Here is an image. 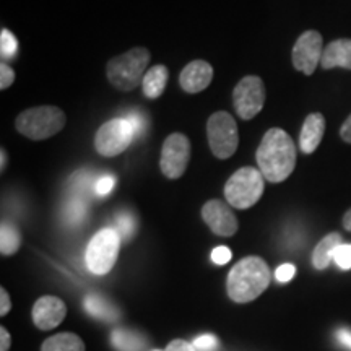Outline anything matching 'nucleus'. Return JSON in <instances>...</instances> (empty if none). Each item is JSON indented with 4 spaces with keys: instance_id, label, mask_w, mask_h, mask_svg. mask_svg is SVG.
<instances>
[{
    "instance_id": "3",
    "label": "nucleus",
    "mask_w": 351,
    "mask_h": 351,
    "mask_svg": "<svg viewBox=\"0 0 351 351\" xmlns=\"http://www.w3.org/2000/svg\"><path fill=\"white\" fill-rule=\"evenodd\" d=\"M152 54L147 47H132L124 54L108 60V82L119 91H132L142 85L145 73L148 72Z\"/></svg>"
},
{
    "instance_id": "4",
    "label": "nucleus",
    "mask_w": 351,
    "mask_h": 351,
    "mask_svg": "<svg viewBox=\"0 0 351 351\" xmlns=\"http://www.w3.org/2000/svg\"><path fill=\"white\" fill-rule=\"evenodd\" d=\"M67 116L60 108L38 106L25 109L15 119V127L29 140H46L54 137L65 127Z\"/></svg>"
},
{
    "instance_id": "30",
    "label": "nucleus",
    "mask_w": 351,
    "mask_h": 351,
    "mask_svg": "<svg viewBox=\"0 0 351 351\" xmlns=\"http://www.w3.org/2000/svg\"><path fill=\"white\" fill-rule=\"evenodd\" d=\"M295 275H296V267L293 265V263H283V265H280L275 271V278L278 280L280 283H288L289 280L295 278Z\"/></svg>"
},
{
    "instance_id": "40",
    "label": "nucleus",
    "mask_w": 351,
    "mask_h": 351,
    "mask_svg": "<svg viewBox=\"0 0 351 351\" xmlns=\"http://www.w3.org/2000/svg\"><path fill=\"white\" fill-rule=\"evenodd\" d=\"M155 351H160V350H155Z\"/></svg>"
},
{
    "instance_id": "22",
    "label": "nucleus",
    "mask_w": 351,
    "mask_h": 351,
    "mask_svg": "<svg viewBox=\"0 0 351 351\" xmlns=\"http://www.w3.org/2000/svg\"><path fill=\"white\" fill-rule=\"evenodd\" d=\"M21 245V234L15 226L3 221L0 228V252L2 256H13L19 252Z\"/></svg>"
},
{
    "instance_id": "32",
    "label": "nucleus",
    "mask_w": 351,
    "mask_h": 351,
    "mask_svg": "<svg viewBox=\"0 0 351 351\" xmlns=\"http://www.w3.org/2000/svg\"><path fill=\"white\" fill-rule=\"evenodd\" d=\"M232 254L230 249L226 247V245H219V247L213 249L212 252V261L217 263V265H225V263H228L231 261Z\"/></svg>"
},
{
    "instance_id": "1",
    "label": "nucleus",
    "mask_w": 351,
    "mask_h": 351,
    "mask_svg": "<svg viewBox=\"0 0 351 351\" xmlns=\"http://www.w3.org/2000/svg\"><path fill=\"white\" fill-rule=\"evenodd\" d=\"M256 158L258 169L267 181L274 184L287 181L296 168L295 142L283 129L274 127L263 135Z\"/></svg>"
},
{
    "instance_id": "28",
    "label": "nucleus",
    "mask_w": 351,
    "mask_h": 351,
    "mask_svg": "<svg viewBox=\"0 0 351 351\" xmlns=\"http://www.w3.org/2000/svg\"><path fill=\"white\" fill-rule=\"evenodd\" d=\"M15 82V72L7 62L0 64V90H7L8 86H12V83Z\"/></svg>"
},
{
    "instance_id": "2",
    "label": "nucleus",
    "mask_w": 351,
    "mask_h": 351,
    "mask_svg": "<svg viewBox=\"0 0 351 351\" xmlns=\"http://www.w3.org/2000/svg\"><path fill=\"white\" fill-rule=\"evenodd\" d=\"M270 269L258 256H249L232 267L226 280L228 296L234 302L245 304L257 300L269 288Z\"/></svg>"
},
{
    "instance_id": "16",
    "label": "nucleus",
    "mask_w": 351,
    "mask_h": 351,
    "mask_svg": "<svg viewBox=\"0 0 351 351\" xmlns=\"http://www.w3.org/2000/svg\"><path fill=\"white\" fill-rule=\"evenodd\" d=\"M320 67L326 70L335 67L351 70V39H335L324 47Z\"/></svg>"
},
{
    "instance_id": "35",
    "label": "nucleus",
    "mask_w": 351,
    "mask_h": 351,
    "mask_svg": "<svg viewBox=\"0 0 351 351\" xmlns=\"http://www.w3.org/2000/svg\"><path fill=\"white\" fill-rule=\"evenodd\" d=\"M335 337H337V340H339L340 343L345 346V348L351 350V328L340 327L339 330L335 332Z\"/></svg>"
},
{
    "instance_id": "8",
    "label": "nucleus",
    "mask_w": 351,
    "mask_h": 351,
    "mask_svg": "<svg viewBox=\"0 0 351 351\" xmlns=\"http://www.w3.org/2000/svg\"><path fill=\"white\" fill-rule=\"evenodd\" d=\"M135 138L134 127L125 117H114L104 122L95 135V148L101 156L114 158L124 153Z\"/></svg>"
},
{
    "instance_id": "17",
    "label": "nucleus",
    "mask_w": 351,
    "mask_h": 351,
    "mask_svg": "<svg viewBox=\"0 0 351 351\" xmlns=\"http://www.w3.org/2000/svg\"><path fill=\"white\" fill-rule=\"evenodd\" d=\"M169 78V70L166 65H153V67L145 73L143 82H142V90L143 95L148 99H158L161 95L165 93L166 85H168Z\"/></svg>"
},
{
    "instance_id": "23",
    "label": "nucleus",
    "mask_w": 351,
    "mask_h": 351,
    "mask_svg": "<svg viewBox=\"0 0 351 351\" xmlns=\"http://www.w3.org/2000/svg\"><path fill=\"white\" fill-rule=\"evenodd\" d=\"M117 232H119L121 239L129 241L132 236L135 234V230H137V221H135V217L127 210H122L116 215V228H114Z\"/></svg>"
},
{
    "instance_id": "39",
    "label": "nucleus",
    "mask_w": 351,
    "mask_h": 351,
    "mask_svg": "<svg viewBox=\"0 0 351 351\" xmlns=\"http://www.w3.org/2000/svg\"><path fill=\"white\" fill-rule=\"evenodd\" d=\"M0 156H2V163H0V169L2 171H5V166H7V152L3 150H0Z\"/></svg>"
},
{
    "instance_id": "24",
    "label": "nucleus",
    "mask_w": 351,
    "mask_h": 351,
    "mask_svg": "<svg viewBox=\"0 0 351 351\" xmlns=\"http://www.w3.org/2000/svg\"><path fill=\"white\" fill-rule=\"evenodd\" d=\"M16 52H19V41H16L12 32L3 28L0 32V54H2L3 62L16 57Z\"/></svg>"
},
{
    "instance_id": "31",
    "label": "nucleus",
    "mask_w": 351,
    "mask_h": 351,
    "mask_svg": "<svg viewBox=\"0 0 351 351\" xmlns=\"http://www.w3.org/2000/svg\"><path fill=\"white\" fill-rule=\"evenodd\" d=\"M125 119L130 122L132 127H134L135 137H140V135L143 134L145 127H147V119L143 117V114L142 112H132L125 117Z\"/></svg>"
},
{
    "instance_id": "37",
    "label": "nucleus",
    "mask_w": 351,
    "mask_h": 351,
    "mask_svg": "<svg viewBox=\"0 0 351 351\" xmlns=\"http://www.w3.org/2000/svg\"><path fill=\"white\" fill-rule=\"evenodd\" d=\"M340 137H341V140H343V142L351 143V114L348 116V119L343 122V125H341Z\"/></svg>"
},
{
    "instance_id": "36",
    "label": "nucleus",
    "mask_w": 351,
    "mask_h": 351,
    "mask_svg": "<svg viewBox=\"0 0 351 351\" xmlns=\"http://www.w3.org/2000/svg\"><path fill=\"white\" fill-rule=\"evenodd\" d=\"M12 345V337L5 327H0V351H8Z\"/></svg>"
},
{
    "instance_id": "34",
    "label": "nucleus",
    "mask_w": 351,
    "mask_h": 351,
    "mask_svg": "<svg viewBox=\"0 0 351 351\" xmlns=\"http://www.w3.org/2000/svg\"><path fill=\"white\" fill-rule=\"evenodd\" d=\"M12 309V301L5 288H0V315H7Z\"/></svg>"
},
{
    "instance_id": "19",
    "label": "nucleus",
    "mask_w": 351,
    "mask_h": 351,
    "mask_svg": "<svg viewBox=\"0 0 351 351\" xmlns=\"http://www.w3.org/2000/svg\"><path fill=\"white\" fill-rule=\"evenodd\" d=\"M83 307H85V311L90 315L99 320H106V322H114L121 315L112 302L104 300L99 295H88L85 301H83Z\"/></svg>"
},
{
    "instance_id": "14",
    "label": "nucleus",
    "mask_w": 351,
    "mask_h": 351,
    "mask_svg": "<svg viewBox=\"0 0 351 351\" xmlns=\"http://www.w3.org/2000/svg\"><path fill=\"white\" fill-rule=\"evenodd\" d=\"M213 80V67L207 60H192L182 69L179 75V85L186 93H200L207 90Z\"/></svg>"
},
{
    "instance_id": "33",
    "label": "nucleus",
    "mask_w": 351,
    "mask_h": 351,
    "mask_svg": "<svg viewBox=\"0 0 351 351\" xmlns=\"http://www.w3.org/2000/svg\"><path fill=\"white\" fill-rule=\"evenodd\" d=\"M165 351H197V350L194 348V345L189 343V341L178 339V340L169 341Z\"/></svg>"
},
{
    "instance_id": "20",
    "label": "nucleus",
    "mask_w": 351,
    "mask_h": 351,
    "mask_svg": "<svg viewBox=\"0 0 351 351\" xmlns=\"http://www.w3.org/2000/svg\"><path fill=\"white\" fill-rule=\"evenodd\" d=\"M41 351H85V343L77 333H57L44 340Z\"/></svg>"
},
{
    "instance_id": "38",
    "label": "nucleus",
    "mask_w": 351,
    "mask_h": 351,
    "mask_svg": "<svg viewBox=\"0 0 351 351\" xmlns=\"http://www.w3.org/2000/svg\"><path fill=\"white\" fill-rule=\"evenodd\" d=\"M341 223H343L345 230L351 232V208L343 215V219H341Z\"/></svg>"
},
{
    "instance_id": "9",
    "label": "nucleus",
    "mask_w": 351,
    "mask_h": 351,
    "mask_svg": "<svg viewBox=\"0 0 351 351\" xmlns=\"http://www.w3.org/2000/svg\"><path fill=\"white\" fill-rule=\"evenodd\" d=\"M265 104V85L257 75L241 78L232 90V106L241 119L251 121L262 111Z\"/></svg>"
},
{
    "instance_id": "29",
    "label": "nucleus",
    "mask_w": 351,
    "mask_h": 351,
    "mask_svg": "<svg viewBox=\"0 0 351 351\" xmlns=\"http://www.w3.org/2000/svg\"><path fill=\"white\" fill-rule=\"evenodd\" d=\"M114 184H116V179H114L112 176H103V178H101L99 181H96L95 192L99 197H104V195L111 194L112 189H114Z\"/></svg>"
},
{
    "instance_id": "5",
    "label": "nucleus",
    "mask_w": 351,
    "mask_h": 351,
    "mask_svg": "<svg viewBox=\"0 0 351 351\" xmlns=\"http://www.w3.org/2000/svg\"><path fill=\"white\" fill-rule=\"evenodd\" d=\"M265 189V178L261 169L245 166L236 171L225 184V197L231 207L247 210L254 207Z\"/></svg>"
},
{
    "instance_id": "12",
    "label": "nucleus",
    "mask_w": 351,
    "mask_h": 351,
    "mask_svg": "<svg viewBox=\"0 0 351 351\" xmlns=\"http://www.w3.org/2000/svg\"><path fill=\"white\" fill-rule=\"evenodd\" d=\"M202 218L207 223V226L217 236L221 238H231L239 230V223L236 215L232 213L231 205L223 200H208L202 207Z\"/></svg>"
},
{
    "instance_id": "26",
    "label": "nucleus",
    "mask_w": 351,
    "mask_h": 351,
    "mask_svg": "<svg viewBox=\"0 0 351 351\" xmlns=\"http://www.w3.org/2000/svg\"><path fill=\"white\" fill-rule=\"evenodd\" d=\"M333 262L340 267L341 270L351 269V244H340L333 252Z\"/></svg>"
},
{
    "instance_id": "7",
    "label": "nucleus",
    "mask_w": 351,
    "mask_h": 351,
    "mask_svg": "<svg viewBox=\"0 0 351 351\" xmlns=\"http://www.w3.org/2000/svg\"><path fill=\"white\" fill-rule=\"evenodd\" d=\"M210 150L218 160H228L239 147V130L234 117L226 111L213 112L207 121Z\"/></svg>"
},
{
    "instance_id": "21",
    "label": "nucleus",
    "mask_w": 351,
    "mask_h": 351,
    "mask_svg": "<svg viewBox=\"0 0 351 351\" xmlns=\"http://www.w3.org/2000/svg\"><path fill=\"white\" fill-rule=\"evenodd\" d=\"M111 341L117 351H143L145 339L137 332L117 327L111 333Z\"/></svg>"
},
{
    "instance_id": "15",
    "label": "nucleus",
    "mask_w": 351,
    "mask_h": 351,
    "mask_svg": "<svg viewBox=\"0 0 351 351\" xmlns=\"http://www.w3.org/2000/svg\"><path fill=\"white\" fill-rule=\"evenodd\" d=\"M326 134V117L320 112H313L306 117L300 134V148L306 155H313L317 150Z\"/></svg>"
},
{
    "instance_id": "11",
    "label": "nucleus",
    "mask_w": 351,
    "mask_h": 351,
    "mask_svg": "<svg viewBox=\"0 0 351 351\" xmlns=\"http://www.w3.org/2000/svg\"><path fill=\"white\" fill-rule=\"evenodd\" d=\"M324 54V39L322 34L315 29H309V32H304L298 38L295 43V47H293L291 59H293V67L300 72L304 73V75H313L317 69V65L322 60Z\"/></svg>"
},
{
    "instance_id": "6",
    "label": "nucleus",
    "mask_w": 351,
    "mask_h": 351,
    "mask_svg": "<svg viewBox=\"0 0 351 351\" xmlns=\"http://www.w3.org/2000/svg\"><path fill=\"white\" fill-rule=\"evenodd\" d=\"M121 236L114 228H103L91 238L85 252L88 270L95 275H106L116 265L121 251Z\"/></svg>"
},
{
    "instance_id": "25",
    "label": "nucleus",
    "mask_w": 351,
    "mask_h": 351,
    "mask_svg": "<svg viewBox=\"0 0 351 351\" xmlns=\"http://www.w3.org/2000/svg\"><path fill=\"white\" fill-rule=\"evenodd\" d=\"M85 215H86V205L83 204V200L80 199H73L67 205V208H65V218H67V221L72 223V225H78V223H82L83 219H85Z\"/></svg>"
},
{
    "instance_id": "13",
    "label": "nucleus",
    "mask_w": 351,
    "mask_h": 351,
    "mask_svg": "<svg viewBox=\"0 0 351 351\" xmlns=\"http://www.w3.org/2000/svg\"><path fill=\"white\" fill-rule=\"evenodd\" d=\"M67 315V306L57 296H41L34 302L32 311L33 324L39 330H52Z\"/></svg>"
},
{
    "instance_id": "10",
    "label": "nucleus",
    "mask_w": 351,
    "mask_h": 351,
    "mask_svg": "<svg viewBox=\"0 0 351 351\" xmlns=\"http://www.w3.org/2000/svg\"><path fill=\"white\" fill-rule=\"evenodd\" d=\"M189 161H191V142L184 134H171L166 137L161 147L160 169L165 178L179 179L186 173Z\"/></svg>"
},
{
    "instance_id": "18",
    "label": "nucleus",
    "mask_w": 351,
    "mask_h": 351,
    "mask_svg": "<svg viewBox=\"0 0 351 351\" xmlns=\"http://www.w3.org/2000/svg\"><path fill=\"white\" fill-rule=\"evenodd\" d=\"M340 244H343V239L339 232H330L326 238L320 239L319 244L315 245L313 252V265L317 270H326L330 262L333 261V252L339 247Z\"/></svg>"
},
{
    "instance_id": "27",
    "label": "nucleus",
    "mask_w": 351,
    "mask_h": 351,
    "mask_svg": "<svg viewBox=\"0 0 351 351\" xmlns=\"http://www.w3.org/2000/svg\"><path fill=\"white\" fill-rule=\"evenodd\" d=\"M192 345H194V348L197 351H212L218 346V340L215 335L207 333V335L197 337V339L192 341Z\"/></svg>"
}]
</instances>
